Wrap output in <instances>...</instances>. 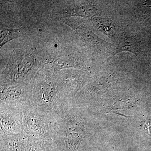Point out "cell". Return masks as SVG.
Instances as JSON below:
<instances>
[{
	"label": "cell",
	"instance_id": "1",
	"mask_svg": "<svg viewBox=\"0 0 151 151\" xmlns=\"http://www.w3.org/2000/svg\"><path fill=\"white\" fill-rule=\"evenodd\" d=\"M55 121L52 139L58 151H78L83 140L89 136L88 125L73 99L68 100L53 114Z\"/></svg>",
	"mask_w": 151,
	"mask_h": 151
},
{
	"label": "cell",
	"instance_id": "2",
	"mask_svg": "<svg viewBox=\"0 0 151 151\" xmlns=\"http://www.w3.org/2000/svg\"><path fill=\"white\" fill-rule=\"evenodd\" d=\"M31 107L38 111L54 114L68 100L60 92L53 75L40 70L29 83Z\"/></svg>",
	"mask_w": 151,
	"mask_h": 151
},
{
	"label": "cell",
	"instance_id": "3",
	"mask_svg": "<svg viewBox=\"0 0 151 151\" xmlns=\"http://www.w3.org/2000/svg\"><path fill=\"white\" fill-rule=\"evenodd\" d=\"M24 131L28 136L40 139H52L55 121L53 115L30 107L23 112Z\"/></svg>",
	"mask_w": 151,
	"mask_h": 151
},
{
	"label": "cell",
	"instance_id": "4",
	"mask_svg": "<svg viewBox=\"0 0 151 151\" xmlns=\"http://www.w3.org/2000/svg\"><path fill=\"white\" fill-rule=\"evenodd\" d=\"M29 83L1 82L0 104L22 111L31 107Z\"/></svg>",
	"mask_w": 151,
	"mask_h": 151
},
{
	"label": "cell",
	"instance_id": "5",
	"mask_svg": "<svg viewBox=\"0 0 151 151\" xmlns=\"http://www.w3.org/2000/svg\"><path fill=\"white\" fill-rule=\"evenodd\" d=\"M22 111L0 104V136L17 134L24 132Z\"/></svg>",
	"mask_w": 151,
	"mask_h": 151
},
{
	"label": "cell",
	"instance_id": "6",
	"mask_svg": "<svg viewBox=\"0 0 151 151\" xmlns=\"http://www.w3.org/2000/svg\"><path fill=\"white\" fill-rule=\"evenodd\" d=\"M58 71L52 74L58 86L67 99H72L84 84L86 77L81 73L70 70Z\"/></svg>",
	"mask_w": 151,
	"mask_h": 151
},
{
	"label": "cell",
	"instance_id": "7",
	"mask_svg": "<svg viewBox=\"0 0 151 151\" xmlns=\"http://www.w3.org/2000/svg\"><path fill=\"white\" fill-rule=\"evenodd\" d=\"M1 137V151H27L28 135L25 132Z\"/></svg>",
	"mask_w": 151,
	"mask_h": 151
},
{
	"label": "cell",
	"instance_id": "8",
	"mask_svg": "<svg viewBox=\"0 0 151 151\" xmlns=\"http://www.w3.org/2000/svg\"><path fill=\"white\" fill-rule=\"evenodd\" d=\"M60 14L69 15L72 16H80L90 17L97 14V9L93 5L89 3L76 4L68 7L60 12Z\"/></svg>",
	"mask_w": 151,
	"mask_h": 151
},
{
	"label": "cell",
	"instance_id": "9",
	"mask_svg": "<svg viewBox=\"0 0 151 151\" xmlns=\"http://www.w3.org/2000/svg\"><path fill=\"white\" fill-rule=\"evenodd\" d=\"M52 65V69L55 71L70 68L85 70L87 69L86 66L80 60L69 55H64L57 58L53 60Z\"/></svg>",
	"mask_w": 151,
	"mask_h": 151
},
{
	"label": "cell",
	"instance_id": "10",
	"mask_svg": "<svg viewBox=\"0 0 151 151\" xmlns=\"http://www.w3.org/2000/svg\"><path fill=\"white\" fill-rule=\"evenodd\" d=\"M27 151H58L52 139H40L28 136Z\"/></svg>",
	"mask_w": 151,
	"mask_h": 151
},
{
	"label": "cell",
	"instance_id": "11",
	"mask_svg": "<svg viewBox=\"0 0 151 151\" xmlns=\"http://www.w3.org/2000/svg\"><path fill=\"white\" fill-rule=\"evenodd\" d=\"M139 50V44L137 37L133 36L123 35L120 38L116 50L108 60L118 53L123 51H129L137 56Z\"/></svg>",
	"mask_w": 151,
	"mask_h": 151
},
{
	"label": "cell",
	"instance_id": "12",
	"mask_svg": "<svg viewBox=\"0 0 151 151\" xmlns=\"http://www.w3.org/2000/svg\"><path fill=\"white\" fill-rule=\"evenodd\" d=\"M64 22L70 26V27L75 30L76 32L86 41L92 44L97 45L100 44H105V42L100 39L90 30L83 27L77 25L70 21L65 19Z\"/></svg>",
	"mask_w": 151,
	"mask_h": 151
},
{
	"label": "cell",
	"instance_id": "13",
	"mask_svg": "<svg viewBox=\"0 0 151 151\" xmlns=\"http://www.w3.org/2000/svg\"><path fill=\"white\" fill-rule=\"evenodd\" d=\"M92 23L97 29L109 37H113L115 33L114 28L110 20L99 17H94L91 19Z\"/></svg>",
	"mask_w": 151,
	"mask_h": 151
},
{
	"label": "cell",
	"instance_id": "14",
	"mask_svg": "<svg viewBox=\"0 0 151 151\" xmlns=\"http://www.w3.org/2000/svg\"><path fill=\"white\" fill-rule=\"evenodd\" d=\"M23 33V29H10L1 27L0 31V48L12 40L20 37Z\"/></svg>",
	"mask_w": 151,
	"mask_h": 151
}]
</instances>
